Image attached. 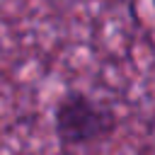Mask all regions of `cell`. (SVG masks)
<instances>
[{
  "label": "cell",
  "instance_id": "cell-1",
  "mask_svg": "<svg viewBox=\"0 0 155 155\" xmlns=\"http://www.w3.org/2000/svg\"><path fill=\"white\" fill-rule=\"evenodd\" d=\"M121 126L111 104L82 90H68L53 107V133L61 148H92L111 140Z\"/></svg>",
  "mask_w": 155,
  "mask_h": 155
},
{
  "label": "cell",
  "instance_id": "cell-2",
  "mask_svg": "<svg viewBox=\"0 0 155 155\" xmlns=\"http://www.w3.org/2000/svg\"><path fill=\"white\" fill-rule=\"evenodd\" d=\"M153 7H155V0H153Z\"/></svg>",
  "mask_w": 155,
  "mask_h": 155
}]
</instances>
